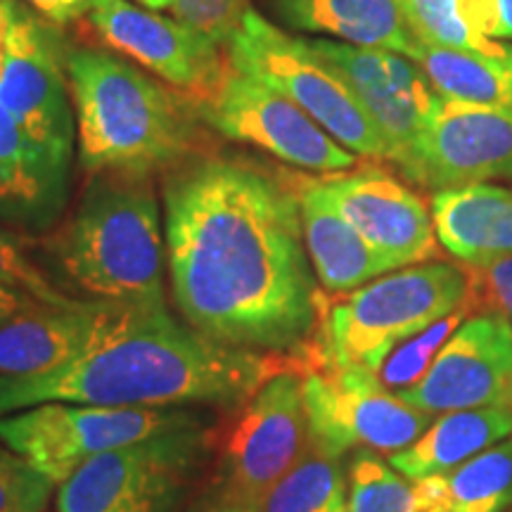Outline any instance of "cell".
<instances>
[{"label": "cell", "instance_id": "31", "mask_svg": "<svg viewBox=\"0 0 512 512\" xmlns=\"http://www.w3.org/2000/svg\"><path fill=\"white\" fill-rule=\"evenodd\" d=\"M249 10V0H174L171 5L178 22L197 31L216 48H228Z\"/></svg>", "mask_w": 512, "mask_h": 512}, {"label": "cell", "instance_id": "40", "mask_svg": "<svg viewBox=\"0 0 512 512\" xmlns=\"http://www.w3.org/2000/svg\"><path fill=\"white\" fill-rule=\"evenodd\" d=\"M505 406H510V411H512V384H510V392H508V399H505Z\"/></svg>", "mask_w": 512, "mask_h": 512}, {"label": "cell", "instance_id": "18", "mask_svg": "<svg viewBox=\"0 0 512 512\" xmlns=\"http://www.w3.org/2000/svg\"><path fill=\"white\" fill-rule=\"evenodd\" d=\"M121 304H31L0 325V375H38L62 368L95 347L119 316Z\"/></svg>", "mask_w": 512, "mask_h": 512}, {"label": "cell", "instance_id": "15", "mask_svg": "<svg viewBox=\"0 0 512 512\" xmlns=\"http://www.w3.org/2000/svg\"><path fill=\"white\" fill-rule=\"evenodd\" d=\"M88 19L112 50L188 98H204L230 69L223 67L221 48L197 31L131 0H91Z\"/></svg>", "mask_w": 512, "mask_h": 512}, {"label": "cell", "instance_id": "14", "mask_svg": "<svg viewBox=\"0 0 512 512\" xmlns=\"http://www.w3.org/2000/svg\"><path fill=\"white\" fill-rule=\"evenodd\" d=\"M311 46L349 83L387 145V162L401 166L441 107V95L411 57L380 48H361L330 38Z\"/></svg>", "mask_w": 512, "mask_h": 512}, {"label": "cell", "instance_id": "4", "mask_svg": "<svg viewBox=\"0 0 512 512\" xmlns=\"http://www.w3.org/2000/svg\"><path fill=\"white\" fill-rule=\"evenodd\" d=\"M50 252L91 302L164 304L166 238L150 171L93 174Z\"/></svg>", "mask_w": 512, "mask_h": 512}, {"label": "cell", "instance_id": "11", "mask_svg": "<svg viewBox=\"0 0 512 512\" xmlns=\"http://www.w3.org/2000/svg\"><path fill=\"white\" fill-rule=\"evenodd\" d=\"M197 114L221 136L266 150L311 174H342L356 155L339 145L302 107L254 76L228 69L214 91L195 102Z\"/></svg>", "mask_w": 512, "mask_h": 512}, {"label": "cell", "instance_id": "12", "mask_svg": "<svg viewBox=\"0 0 512 512\" xmlns=\"http://www.w3.org/2000/svg\"><path fill=\"white\" fill-rule=\"evenodd\" d=\"M302 375L285 370L271 377L242 406L223 446L216 489L261 505L299 463L309 448Z\"/></svg>", "mask_w": 512, "mask_h": 512}, {"label": "cell", "instance_id": "25", "mask_svg": "<svg viewBox=\"0 0 512 512\" xmlns=\"http://www.w3.org/2000/svg\"><path fill=\"white\" fill-rule=\"evenodd\" d=\"M347 479L344 512H441L432 479L411 482L370 448H358L354 453Z\"/></svg>", "mask_w": 512, "mask_h": 512}, {"label": "cell", "instance_id": "35", "mask_svg": "<svg viewBox=\"0 0 512 512\" xmlns=\"http://www.w3.org/2000/svg\"><path fill=\"white\" fill-rule=\"evenodd\" d=\"M24 3L53 27H67L69 22H76L91 10V0H24Z\"/></svg>", "mask_w": 512, "mask_h": 512}, {"label": "cell", "instance_id": "8", "mask_svg": "<svg viewBox=\"0 0 512 512\" xmlns=\"http://www.w3.org/2000/svg\"><path fill=\"white\" fill-rule=\"evenodd\" d=\"M202 422V415L188 408H110L55 401L3 415L0 444L60 486L100 453Z\"/></svg>", "mask_w": 512, "mask_h": 512}, {"label": "cell", "instance_id": "39", "mask_svg": "<svg viewBox=\"0 0 512 512\" xmlns=\"http://www.w3.org/2000/svg\"><path fill=\"white\" fill-rule=\"evenodd\" d=\"M136 3L147 10H171L174 0H136Z\"/></svg>", "mask_w": 512, "mask_h": 512}, {"label": "cell", "instance_id": "37", "mask_svg": "<svg viewBox=\"0 0 512 512\" xmlns=\"http://www.w3.org/2000/svg\"><path fill=\"white\" fill-rule=\"evenodd\" d=\"M31 304H38L34 299L24 297V294H19L15 290H10V287L0 285V325H5L12 316H17L19 311L29 309Z\"/></svg>", "mask_w": 512, "mask_h": 512}, {"label": "cell", "instance_id": "22", "mask_svg": "<svg viewBox=\"0 0 512 512\" xmlns=\"http://www.w3.org/2000/svg\"><path fill=\"white\" fill-rule=\"evenodd\" d=\"M512 434V411L505 403L444 413L411 446L389 456L396 472L411 482L446 475Z\"/></svg>", "mask_w": 512, "mask_h": 512}, {"label": "cell", "instance_id": "24", "mask_svg": "<svg viewBox=\"0 0 512 512\" xmlns=\"http://www.w3.org/2000/svg\"><path fill=\"white\" fill-rule=\"evenodd\" d=\"M441 512H503L512 503V439L432 477Z\"/></svg>", "mask_w": 512, "mask_h": 512}, {"label": "cell", "instance_id": "7", "mask_svg": "<svg viewBox=\"0 0 512 512\" xmlns=\"http://www.w3.org/2000/svg\"><path fill=\"white\" fill-rule=\"evenodd\" d=\"M209 444L202 422L100 453L57 486V512H181Z\"/></svg>", "mask_w": 512, "mask_h": 512}, {"label": "cell", "instance_id": "1", "mask_svg": "<svg viewBox=\"0 0 512 512\" xmlns=\"http://www.w3.org/2000/svg\"><path fill=\"white\" fill-rule=\"evenodd\" d=\"M171 294L185 323L235 349L299 354L323 318L292 178L245 157L176 164L164 183Z\"/></svg>", "mask_w": 512, "mask_h": 512}, {"label": "cell", "instance_id": "32", "mask_svg": "<svg viewBox=\"0 0 512 512\" xmlns=\"http://www.w3.org/2000/svg\"><path fill=\"white\" fill-rule=\"evenodd\" d=\"M467 309L496 313L512 328V254L484 266H465Z\"/></svg>", "mask_w": 512, "mask_h": 512}, {"label": "cell", "instance_id": "27", "mask_svg": "<svg viewBox=\"0 0 512 512\" xmlns=\"http://www.w3.org/2000/svg\"><path fill=\"white\" fill-rule=\"evenodd\" d=\"M408 27L420 43L477 55H503L505 43L479 34L465 15L463 0H399Z\"/></svg>", "mask_w": 512, "mask_h": 512}, {"label": "cell", "instance_id": "17", "mask_svg": "<svg viewBox=\"0 0 512 512\" xmlns=\"http://www.w3.org/2000/svg\"><path fill=\"white\" fill-rule=\"evenodd\" d=\"M339 214L394 268L437 256L432 211L382 169H351L313 178Z\"/></svg>", "mask_w": 512, "mask_h": 512}, {"label": "cell", "instance_id": "34", "mask_svg": "<svg viewBox=\"0 0 512 512\" xmlns=\"http://www.w3.org/2000/svg\"><path fill=\"white\" fill-rule=\"evenodd\" d=\"M463 8L479 34L512 46V0H463Z\"/></svg>", "mask_w": 512, "mask_h": 512}, {"label": "cell", "instance_id": "3", "mask_svg": "<svg viewBox=\"0 0 512 512\" xmlns=\"http://www.w3.org/2000/svg\"><path fill=\"white\" fill-rule=\"evenodd\" d=\"M69 88L86 171H152L181 164L197 140L195 102L100 48L67 53Z\"/></svg>", "mask_w": 512, "mask_h": 512}, {"label": "cell", "instance_id": "13", "mask_svg": "<svg viewBox=\"0 0 512 512\" xmlns=\"http://www.w3.org/2000/svg\"><path fill=\"white\" fill-rule=\"evenodd\" d=\"M399 171L437 192L512 181V107L441 100Z\"/></svg>", "mask_w": 512, "mask_h": 512}, {"label": "cell", "instance_id": "20", "mask_svg": "<svg viewBox=\"0 0 512 512\" xmlns=\"http://www.w3.org/2000/svg\"><path fill=\"white\" fill-rule=\"evenodd\" d=\"M437 242L465 266H484L512 254V188L475 183L432 195Z\"/></svg>", "mask_w": 512, "mask_h": 512}, {"label": "cell", "instance_id": "10", "mask_svg": "<svg viewBox=\"0 0 512 512\" xmlns=\"http://www.w3.org/2000/svg\"><path fill=\"white\" fill-rule=\"evenodd\" d=\"M67 53L53 24L15 0L0 48V105L64 169L76 138Z\"/></svg>", "mask_w": 512, "mask_h": 512}, {"label": "cell", "instance_id": "6", "mask_svg": "<svg viewBox=\"0 0 512 512\" xmlns=\"http://www.w3.org/2000/svg\"><path fill=\"white\" fill-rule=\"evenodd\" d=\"M226 50L235 72L254 76L283 93L356 157L387 159V145L373 119L309 38L285 34L259 12L249 10Z\"/></svg>", "mask_w": 512, "mask_h": 512}, {"label": "cell", "instance_id": "38", "mask_svg": "<svg viewBox=\"0 0 512 512\" xmlns=\"http://www.w3.org/2000/svg\"><path fill=\"white\" fill-rule=\"evenodd\" d=\"M12 5H15V0H0V48H3L5 31H8V22H10Z\"/></svg>", "mask_w": 512, "mask_h": 512}, {"label": "cell", "instance_id": "30", "mask_svg": "<svg viewBox=\"0 0 512 512\" xmlns=\"http://www.w3.org/2000/svg\"><path fill=\"white\" fill-rule=\"evenodd\" d=\"M55 484L0 444V512H46Z\"/></svg>", "mask_w": 512, "mask_h": 512}, {"label": "cell", "instance_id": "26", "mask_svg": "<svg viewBox=\"0 0 512 512\" xmlns=\"http://www.w3.org/2000/svg\"><path fill=\"white\" fill-rule=\"evenodd\" d=\"M349 479L342 458L309 448L261 501L259 512H344Z\"/></svg>", "mask_w": 512, "mask_h": 512}, {"label": "cell", "instance_id": "19", "mask_svg": "<svg viewBox=\"0 0 512 512\" xmlns=\"http://www.w3.org/2000/svg\"><path fill=\"white\" fill-rule=\"evenodd\" d=\"M302 211L304 245L318 283L328 292H354L380 275L396 271L344 219L313 178H292Z\"/></svg>", "mask_w": 512, "mask_h": 512}, {"label": "cell", "instance_id": "36", "mask_svg": "<svg viewBox=\"0 0 512 512\" xmlns=\"http://www.w3.org/2000/svg\"><path fill=\"white\" fill-rule=\"evenodd\" d=\"M202 512H259V505L247 501V498L226 494V491L216 489Z\"/></svg>", "mask_w": 512, "mask_h": 512}, {"label": "cell", "instance_id": "21", "mask_svg": "<svg viewBox=\"0 0 512 512\" xmlns=\"http://www.w3.org/2000/svg\"><path fill=\"white\" fill-rule=\"evenodd\" d=\"M273 8L285 27L335 36L351 46L392 50L413 60L420 43L399 0H273Z\"/></svg>", "mask_w": 512, "mask_h": 512}, {"label": "cell", "instance_id": "9", "mask_svg": "<svg viewBox=\"0 0 512 512\" xmlns=\"http://www.w3.org/2000/svg\"><path fill=\"white\" fill-rule=\"evenodd\" d=\"M309 444L342 458L351 448L392 453L411 446L432 415L415 411L387 389L375 370L320 366L302 375Z\"/></svg>", "mask_w": 512, "mask_h": 512}, {"label": "cell", "instance_id": "29", "mask_svg": "<svg viewBox=\"0 0 512 512\" xmlns=\"http://www.w3.org/2000/svg\"><path fill=\"white\" fill-rule=\"evenodd\" d=\"M0 285L34 299L38 304L60 306V309H67V306H76L81 302V299L67 297L60 287L50 283L48 275L29 259L15 235L3 226H0Z\"/></svg>", "mask_w": 512, "mask_h": 512}, {"label": "cell", "instance_id": "2", "mask_svg": "<svg viewBox=\"0 0 512 512\" xmlns=\"http://www.w3.org/2000/svg\"><path fill=\"white\" fill-rule=\"evenodd\" d=\"M313 347L299 354L235 349L181 325L166 304H121L95 347L38 375H0V418L41 403L110 408L245 406L271 377L316 368Z\"/></svg>", "mask_w": 512, "mask_h": 512}, {"label": "cell", "instance_id": "23", "mask_svg": "<svg viewBox=\"0 0 512 512\" xmlns=\"http://www.w3.org/2000/svg\"><path fill=\"white\" fill-rule=\"evenodd\" d=\"M413 62L444 100L512 107V46L503 55H477L418 43Z\"/></svg>", "mask_w": 512, "mask_h": 512}, {"label": "cell", "instance_id": "33", "mask_svg": "<svg viewBox=\"0 0 512 512\" xmlns=\"http://www.w3.org/2000/svg\"><path fill=\"white\" fill-rule=\"evenodd\" d=\"M0 159L24 166V169L38 171V174L57 178V181L64 183H67L69 178V169H64V166L55 162V159H50L46 152L22 131V126L10 117V112L5 110L3 105H0Z\"/></svg>", "mask_w": 512, "mask_h": 512}, {"label": "cell", "instance_id": "5", "mask_svg": "<svg viewBox=\"0 0 512 512\" xmlns=\"http://www.w3.org/2000/svg\"><path fill=\"white\" fill-rule=\"evenodd\" d=\"M467 306V271L420 264L358 287L320 318V366L380 370L399 344Z\"/></svg>", "mask_w": 512, "mask_h": 512}, {"label": "cell", "instance_id": "16", "mask_svg": "<svg viewBox=\"0 0 512 512\" xmlns=\"http://www.w3.org/2000/svg\"><path fill=\"white\" fill-rule=\"evenodd\" d=\"M512 384V328L496 313L465 318L432 368L396 396L415 411L444 415L505 403Z\"/></svg>", "mask_w": 512, "mask_h": 512}, {"label": "cell", "instance_id": "28", "mask_svg": "<svg viewBox=\"0 0 512 512\" xmlns=\"http://www.w3.org/2000/svg\"><path fill=\"white\" fill-rule=\"evenodd\" d=\"M467 306L458 309L451 316L441 318L439 323L430 325L427 330H422L420 335H415L396 347L392 354L384 358V363L377 370L382 384L392 392H403V389L418 384L425 377L427 370L432 368L434 358L439 356V351L444 349L448 337L460 328V323L467 318Z\"/></svg>", "mask_w": 512, "mask_h": 512}]
</instances>
